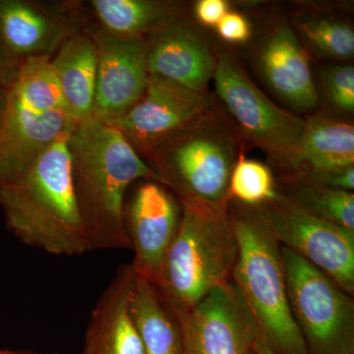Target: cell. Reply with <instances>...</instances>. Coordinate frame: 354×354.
Returning a JSON list of instances; mask_svg holds the SVG:
<instances>
[{"label": "cell", "instance_id": "6da1fadb", "mask_svg": "<svg viewBox=\"0 0 354 354\" xmlns=\"http://www.w3.org/2000/svg\"><path fill=\"white\" fill-rule=\"evenodd\" d=\"M74 189L91 249H131L124 196L153 169L115 128L94 118L79 122L68 140Z\"/></svg>", "mask_w": 354, "mask_h": 354}, {"label": "cell", "instance_id": "8992f818", "mask_svg": "<svg viewBox=\"0 0 354 354\" xmlns=\"http://www.w3.org/2000/svg\"><path fill=\"white\" fill-rule=\"evenodd\" d=\"M147 158L158 183L174 190L179 201L227 207L232 199L237 141L218 113L207 111Z\"/></svg>", "mask_w": 354, "mask_h": 354}, {"label": "cell", "instance_id": "f1b7e54d", "mask_svg": "<svg viewBox=\"0 0 354 354\" xmlns=\"http://www.w3.org/2000/svg\"><path fill=\"white\" fill-rule=\"evenodd\" d=\"M20 65L15 62L7 55L1 41H0V85L8 88L17 75Z\"/></svg>", "mask_w": 354, "mask_h": 354}, {"label": "cell", "instance_id": "f546056e", "mask_svg": "<svg viewBox=\"0 0 354 354\" xmlns=\"http://www.w3.org/2000/svg\"><path fill=\"white\" fill-rule=\"evenodd\" d=\"M255 354H276L263 339L258 337L255 344Z\"/></svg>", "mask_w": 354, "mask_h": 354}, {"label": "cell", "instance_id": "ac0fdd59", "mask_svg": "<svg viewBox=\"0 0 354 354\" xmlns=\"http://www.w3.org/2000/svg\"><path fill=\"white\" fill-rule=\"evenodd\" d=\"M60 93L72 118L82 122L94 111L97 55L85 29L68 37L50 58Z\"/></svg>", "mask_w": 354, "mask_h": 354}, {"label": "cell", "instance_id": "d4e9b609", "mask_svg": "<svg viewBox=\"0 0 354 354\" xmlns=\"http://www.w3.org/2000/svg\"><path fill=\"white\" fill-rule=\"evenodd\" d=\"M326 94L334 106L346 113L354 111V68L351 65H332L322 69Z\"/></svg>", "mask_w": 354, "mask_h": 354}, {"label": "cell", "instance_id": "cb8c5ba5", "mask_svg": "<svg viewBox=\"0 0 354 354\" xmlns=\"http://www.w3.org/2000/svg\"><path fill=\"white\" fill-rule=\"evenodd\" d=\"M304 38L320 55L332 58L353 57L354 32L342 21L311 19L300 26Z\"/></svg>", "mask_w": 354, "mask_h": 354}, {"label": "cell", "instance_id": "484cf974", "mask_svg": "<svg viewBox=\"0 0 354 354\" xmlns=\"http://www.w3.org/2000/svg\"><path fill=\"white\" fill-rule=\"evenodd\" d=\"M218 35L230 44L245 43L251 36V27L245 17L239 13H227L216 25Z\"/></svg>", "mask_w": 354, "mask_h": 354}, {"label": "cell", "instance_id": "2e32d148", "mask_svg": "<svg viewBox=\"0 0 354 354\" xmlns=\"http://www.w3.org/2000/svg\"><path fill=\"white\" fill-rule=\"evenodd\" d=\"M134 279L132 266H123L97 300L82 354H145L131 309Z\"/></svg>", "mask_w": 354, "mask_h": 354}, {"label": "cell", "instance_id": "5b68a950", "mask_svg": "<svg viewBox=\"0 0 354 354\" xmlns=\"http://www.w3.org/2000/svg\"><path fill=\"white\" fill-rule=\"evenodd\" d=\"M50 58H28L7 91L0 125V183L27 171L60 137L75 129Z\"/></svg>", "mask_w": 354, "mask_h": 354}, {"label": "cell", "instance_id": "277c9868", "mask_svg": "<svg viewBox=\"0 0 354 354\" xmlns=\"http://www.w3.org/2000/svg\"><path fill=\"white\" fill-rule=\"evenodd\" d=\"M179 202L180 223L156 286L176 317L232 281L237 257L227 207Z\"/></svg>", "mask_w": 354, "mask_h": 354}, {"label": "cell", "instance_id": "4fadbf2b", "mask_svg": "<svg viewBox=\"0 0 354 354\" xmlns=\"http://www.w3.org/2000/svg\"><path fill=\"white\" fill-rule=\"evenodd\" d=\"M81 29L73 2L50 7L28 0H0V41L16 64L28 58H50Z\"/></svg>", "mask_w": 354, "mask_h": 354}, {"label": "cell", "instance_id": "ba28073f", "mask_svg": "<svg viewBox=\"0 0 354 354\" xmlns=\"http://www.w3.org/2000/svg\"><path fill=\"white\" fill-rule=\"evenodd\" d=\"M214 80L216 94L242 132L290 169L305 121L270 101L230 55L216 59Z\"/></svg>", "mask_w": 354, "mask_h": 354}, {"label": "cell", "instance_id": "52a82bcc", "mask_svg": "<svg viewBox=\"0 0 354 354\" xmlns=\"http://www.w3.org/2000/svg\"><path fill=\"white\" fill-rule=\"evenodd\" d=\"M291 315L307 354H354L353 295L281 245Z\"/></svg>", "mask_w": 354, "mask_h": 354}, {"label": "cell", "instance_id": "e0dca14e", "mask_svg": "<svg viewBox=\"0 0 354 354\" xmlns=\"http://www.w3.org/2000/svg\"><path fill=\"white\" fill-rule=\"evenodd\" d=\"M259 64L274 93L300 111L315 108L318 95L309 59L290 27L277 26L261 48Z\"/></svg>", "mask_w": 354, "mask_h": 354}, {"label": "cell", "instance_id": "7a4b0ae2", "mask_svg": "<svg viewBox=\"0 0 354 354\" xmlns=\"http://www.w3.org/2000/svg\"><path fill=\"white\" fill-rule=\"evenodd\" d=\"M65 134L21 176L0 183L7 227L27 245L57 256L92 250L77 203Z\"/></svg>", "mask_w": 354, "mask_h": 354}, {"label": "cell", "instance_id": "1f68e13d", "mask_svg": "<svg viewBox=\"0 0 354 354\" xmlns=\"http://www.w3.org/2000/svg\"><path fill=\"white\" fill-rule=\"evenodd\" d=\"M0 354H36L26 353V351H9V349H0Z\"/></svg>", "mask_w": 354, "mask_h": 354}, {"label": "cell", "instance_id": "44dd1931", "mask_svg": "<svg viewBox=\"0 0 354 354\" xmlns=\"http://www.w3.org/2000/svg\"><path fill=\"white\" fill-rule=\"evenodd\" d=\"M133 316L143 339L145 354H184L180 328L157 288L135 274L131 295Z\"/></svg>", "mask_w": 354, "mask_h": 354}, {"label": "cell", "instance_id": "9a60e30c", "mask_svg": "<svg viewBox=\"0 0 354 354\" xmlns=\"http://www.w3.org/2000/svg\"><path fill=\"white\" fill-rule=\"evenodd\" d=\"M145 46L150 75L204 93L214 76L216 60L207 44L189 26L177 20L150 35Z\"/></svg>", "mask_w": 354, "mask_h": 354}, {"label": "cell", "instance_id": "4dcf8cb0", "mask_svg": "<svg viewBox=\"0 0 354 354\" xmlns=\"http://www.w3.org/2000/svg\"><path fill=\"white\" fill-rule=\"evenodd\" d=\"M7 91L8 88L0 85V125L3 120L4 111H6Z\"/></svg>", "mask_w": 354, "mask_h": 354}, {"label": "cell", "instance_id": "83f0119b", "mask_svg": "<svg viewBox=\"0 0 354 354\" xmlns=\"http://www.w3.org/2000/svg\"><path fill=\"white\" fill-rule=\"evenodd\" d=\"M227 10V3L223 0H201L195 6L198 20L208 27H216Z\"/></svg>", "mask_w": 354, "mask_h": 354}, {"label": "cell", "instance_id": "7c38bea8", "mask_svg": "<svg viewBox=\"0 0 354 354\" xmlns=\"http://www.w3.org/2000/svg\"><path fill=\"white\" fill-rule=\"evenodd\" d=\"M92 37L97 55L92 118L111 124L122 118L145 92L149 74L144 38L114 36L83 28Z\"/></svg>", "mask_w": 354, "mask_h": 354}, {"label": "cell", "instance_id": "603a6c76", "mask_svg": "<svg viewBox=\"0 0 354 354\" xmlns=\"http://www.w3.org/2000/svg\"><path fill=\"white\" fill-rule=\"evenodd\" d=\"M230 196L244 206L260 207L279 196L267 165L239 155L230 180Z\"/></svg>", "mask_w": 354, "mask_h": 354}, {"label": "cell", "instance_id": "5bb4252c", "mask_svg": "<svg viewBox=\"0 0 354 354\" xmlns=\"http://www.w3.org/2000/svg\"><path fill=\"white\" fill-rule=\"evenodd\" d=\"M181 206L162 184L146 183L135 192L127 221L135 274L157 286L167 254L176 239Z\"/></svg>", "mask_w": 354, "mask_h": 354}, {"label": "cell", "instance_id": "8fae6325", "mask_svg": "<svg viewBox=\"0 0 354 354\" xmlns=\"http://www.w3.org/2000/svg\"><path fill=\"white\" fill-rule=\"evenodd\" d=\"M176 318L184 354H255L257 329L232 281Z\"/></svg>", "mask_w": 354, "mask_h": 354}, {"label": "cell", "instance_id": "30bf717a", "mask_svg": "<svg viewBox=\"0 0 354 354\" xmlns=\"http://www.w3.org/2000/svg\"><path fill=\"white\" fill-rule=\"evenodd\" d=\"M211 104L205 93L150 75L141 99L109 125L120 131L141 157L148 158L209 111Z\"/></svg>", "mask_w": 354, "mask_h": 354}, {"label": "cell", "instance_id": "d6986e66", "mask_svg": "<svg viewBox=\"0 0 354 354\" xmlns=\"http://www.w3.org/2000/svg\"><path fill=\"white\" fill-rule=\"evenodd\" d=\"M354 165V127L351 123L316 115L305 121L290 169L297 174L339 171Z\"/></svg>", "mask_w": 354, "mask_h": 354}, {"label": "cell", "instance_id": "4316f807", "mask_svg": "<svg viewBox=\"0 0 354 354\" xmlns=\"http://www.w3.org/2000/svg\"><path fill=\"white\" fill-rule=\"evenodd\" d=\"M313 183L321 184L333 189L348 191L354 189V165L339 171L312 172V174H297Z\"/></svg>", "mask_w": 354, "mask_h": 354}, {"label": "cell", "instance_id": "3957f363", "mask_svg": "<svg viewBox=\"0 0 354 354\" xmlns=\"http://www.w3.org/2000/svg\"><path fill=\"white\" fill-rule=\"evenodd\" d=\"M230 216L237 242L232 281L252 315L258 337L276 354H307L291 315L281 244L260 207L243 205Z\"/></svg>", "mask_w": 354, "mask_h": 354}, {"label": "cell", "instance_id": "ffe728a7", "mask_svg": "<svg viewBox=\"0 0 354 354\" xmlns=\"http://www.w3.org/2000/svg\"><path fill=\"white\" fill-rule=\"evenodd\" d=\"M95 29L127 38H144L179 20L180 6L162 0H91L86 2Z\"/></svg>", "mask_w": 354, "mask_h": 354}, {"label": "cell", "instance_id": "7402d4cb", "mask_svg": "<svg viewBox=\"0 0 354 354\" xmlns=\"http://www.w3.org/2000/svg\"><path fill=\"white\" fill-rule=\"evenodd\" d=\"M312 215L354 232V194L295 176L288 196Z\"/></svg>", "mask_w": 354, "mask_h": 354}, {"label": "cell", "instance_id": "9c48e42d", "mask_svg": "<svg viewBox=\"0 0 354 354\" xmlns=\"http://www.w3.org/2000/svg\"><path fill=\"white\" fill-rule=\"evenodd\" d=\"M260 209L281 246L297 253L353 295V230L312 215L283 195Z\"/></svg>", "mask_w": 354, "mask_h": 354}]
</instances>
